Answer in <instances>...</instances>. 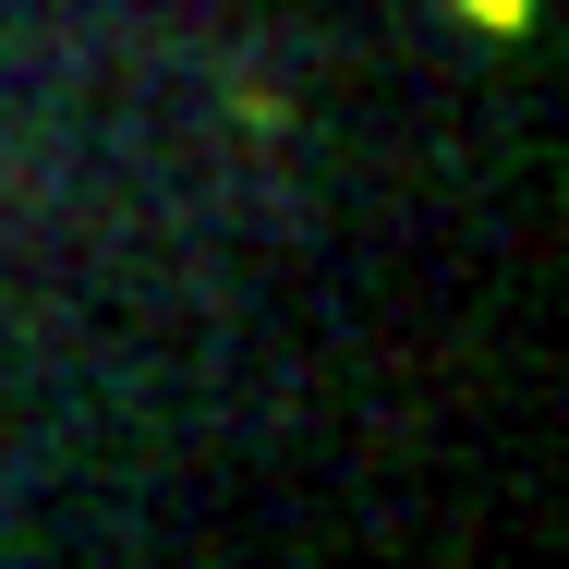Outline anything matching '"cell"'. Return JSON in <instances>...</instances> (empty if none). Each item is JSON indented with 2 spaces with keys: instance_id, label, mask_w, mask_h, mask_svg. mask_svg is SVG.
Listing matches in <instances>:
<instances>
[{
  "instance_id": "6da1fadb",
  "label": "cell",
  "mask_w": 569,
  "mask_h": 569,
  "mask_svg": "<svg viewBox=\"0 0 569 569\" xmlns=\"http://www.w3.org/2000/svg\"><path fill=\"white\" fill-rule=\"evenodd\" d=\"M460 24H485V37H521V24H533V0H449Z\"/></svg>"
}]
</instances>
